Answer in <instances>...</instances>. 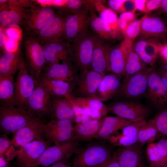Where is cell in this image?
Returning <instances> with one entry per match:
<instances>
[{"mask_svg": "<svg viewBox=\"0 0 167 167\" xmlns=\"http://www.w3.org/2000/svg\"><path fill=\"white\" fill-rule=\"evenodd\" d=\"M112 148L101 142H91L78 148L72 167H101L111 158Z\"/></svg>", "mask_w": 167, "mask_h": 167, "instance_id": "cell-1", "label": "cell"}, {"mask_svg": "<svg viewBox=\"0 0 167 167\" xmlns=\"http://www.w3.org/2000/svg\"><path fill=\"white\" fill-rule=\"evenodd\" d=\"M37 118L30 111L15 105H1L0 131L7 135L13 134Z\"/></svg>", "mask_w": 167, "mask_h": 167, "instance_id": "cell-2", "label": "cell"}, {"mask_svg": "<svg viewBox=\"0 0 167 167\" xmlns=\"http://www.w3.org/2000/svg\"><path fill=\"white\" fill-rule=\"evenodd\" d=\"M56 14L53 6L34 3L25 13L20 25L24 36L35 38Z\"/></svg>", "mask_w": 167, "mask_h": 167, "instance_id": "cell-3", "label": "cell"}, {"mask_svg": "<svg viewBox=\"0 0 167 167\" xmlns=\"http://www.w3.org/2000/svg\"><path fill=\"white\" fill-rule=\"evenodd\" d=\"M96 37L87 30L72 41L70 59L79 72L89 70Z\"/></svg>", "mask_w": 167, "mask_h": 167, "instance_id": "cell-4", "label": "cell"}, {"mask_svg": "<svg viewBox=\"0 0 167 167\" xmlns=\"http://www.w3.org/2000/svg\"><path fill=\"white\" fill-rule=\"evenodd\" d=\"M152 67L143 68L129 78L124 79L113 99L133 100L146 94L149 74Z\"/></svg>", "mask_w": 167, "mask_h": 167, "instance_id": "cell-5", "label": "cell"}, {"mask_svg": "<svg viewBox=\"0 0 167 167\" xmlns=\"http://www.w3.org/2000/svg\"><path fill=\"white\" fill-rule=\"evenodd\" d=\"M107 106L109 113L134 122L145 119L151 113L149 107L133 100H117Z\"/></svg>", "mask_w": 167, "mask_h": 167, "instance_id": "cell-6", "label": "cell"}, {"mask_svg": "<svg viewBox=\"0 0 167 167\" xmlns=\"http://www.w3.org/2000/svg\"><path fill=\"white\" fill-rule=\"evenodd\" d=\"M24 45L28 69L33 78L39 80L45 66L42 46L35 38L29 36H24Z\"/></svg>", "mask_w": 167, "mask_h": 167, "instance_id": "cell-7", "label": "cell"}, {"mask_svg": "<svg viewBox=\"0 0 167 167\" xmlns=\"http://www.w3.org/2000/svg\"><path fill=\"white\" fill-rule=\"evenodd\" d=\"M78 142L71 140L55 144L47 148L37 160L35 167H46L69 160L78 148Z\"/></svg>", "mask_w": 167, "mask_h": 167, "instance_id": "cell-8", "label": "cell"}, {"mask_svg": "<svg viewBox=\"0 0 167 167\" xmlns=\"http://www.w3.org/2000/svg\"><path fill=\"white\" fill-rule=\"evenodd\" d=\"M104 75L91 69L79 72L72 83L71 96L83 98L96 96V92Z\"/></svg>", "mask_w": 167, "mask_h": 167, "instance_id": "cell-9", "label": "cell"}, {"mask_svg": "<svg viewBox=\"0 0 167 167\" xmlns=\"http://www.w3.org/2000/svg\"><path fill=\"white\" fill-rule=\"evenodd\" d=\"M73 122L68 120L51 119L45 124V139L54 144L76 140Z\"/></svg>", "mask_w": 167, "mask_h": 167, "instance_id": "cell-10", "label": "cell"}, {"mask_svg": "<svg viewBox=\"0 0 167 167\" xmlns=\"http://www.w3.org/2000/svg\"><path fill=\"white\" fill-rule=\"evenodd\" d=\"M15 84V99L16 105L25 109L28 100L35 86V80L30 74L23 57Z\"/></svg>", "mask_w": 167, "mask_h": 167, "instance_id": "cell-11", "label": "cell"}, {"mask_svg": "<svg viewBox=\"0 0 167 167\" xmlns=\"http://www.w3.org/2000/svg\"><path fill=\"white\" fill-rule=\"evenodd\" d=\"M35 80V86L25 109L43 120L49 116V105L52 95L38 80Z\"/></svg>", "mask_w": 167, "mask_h": 167, "instance_id": "cell-12", "label": "cell"}, {"mask_svg": "<svg viewBox=\"0 0 167 167\" xmlns=\"http://www.w3.org/2000/svg\"><path fill=\"white\" fill-rule=\"evenodd\" d=\"M146 95L156 109L160 110L167 108V91L159 73L153 67L148 77Z\"/></svg>", "mask_w": 167, "mask_h": 167, "instance_id": "cell-13", "label": "cell"}, {"mask_svg": "<svg viewBox=\"0 0 167 167\" xmlns=\"http://www.w3.org/2000/svg\"><path fill=\"white\" fill-rule=\"evenodd\" d=\"M50 143L43 139L33 141L17 149L16 167H35L38 159L50 147Z\"/></svg>", "mask_w": 167, "mask_h": 167, "instance_id": "cell-14", "label": "cell"}, {"mask_svg": "<svg viewBox=\"0 0 167 167\" xmlns=\"http://www.w3.org/2000/svg\"><path fill=\"white\" fill-rule=\"evenodd\" d=\"M45 123L38 118L13 134L12 140L17 149L35 140L45 139Z\"/></svg>", "mask_w": 167, "mask_h": 167, "instance_id": "cell-15", "label": "cell"}, {"mask_svg": "<svg viewBox=\"0 0 167 167\" xmlns=\"http://www.w3.org/2000/svg\"><path fill=\"white\" fill-rule=\"evenodd\" d=\"M88 9H81L65 17L64 36L68 42L73 41L87 30L89 18Z\"/></svg>", "mask_w": 167, "mask_h": 167, "instance_id": "cell-16", "label": "cell"}, {"mask_svg": "<svg viewBox=\"0 0 167 167\" xmlns=\"http://www.w3.org/2000/svg\"><path fill=\"white\" fill-rule=\"evenodd\" d=\"M62 38L41 44L45 59V67L59 63L60 61L70 59L71 47L68 42H65Z\"/></svg>", "mask_w": 167, "mask_h": 167, "instance_id": "cell-17", "label": "cell"}, {"mask_svg": "<svg viewBox=\"0 0 167 167\" xmlns=\"http://www.w3.org/2000/svg\"><path fill=\"white\" fill-rule=\"evenodd\" d=\"M143 147L137 143L120 148L113 154L121 167H143Z\"/></svg>", "mask_w": 167, "mask_h": 167, "instance_id": "cell-18", "label": "cell"}, {"mask_svg": "<svg viewBox=\"0 0 167 167\" xmlns=\"http://www.w3.org/2000/svg\"><path fill=\"white\" fill-rule=\"evenodd\" d=\"M133 41L125 38L121 43L111 49L109 56V71L123 76L128 55L133 49Z\"/></svg>", "mask_w": 167, "mask_h": 167, "instance_id": "cell-19", "label": "cell"}, {"mask_svg": "<svg viewBox=\"0 0 167 167\" xmlns=\"http://www.w3.org/2000/svg\"><path fill=\"white\" fill-rule=\"evenodd\" d=\"M73 63L68 59L45 67L41 75L72 84L78 73Z\"/></svg>", "mask_w": 167, "mask_h": 167, "instance_id": "cell-20", "label": "cell"}, {"mask_svg": "<svg viewBox=\"0 0 167 167\" xmlns=\"http://www.w3.org/2000/svg\"><path fill=\"white\" fill-rule=\"evenodd\" d=\"M111 49L101 39L96 37L90 65L91 70L104 75L106 72L109 71Z\"/></svg>", "mask_w": 167, "mask_h": 167, "instance_id": "cell-21", "label": "cell"}, {"mask_svg": "<svg viewBox=\"0 0 167 167\" xmlns=\"http://www.w3.org/2000/svg\"><path fill=\"white\" fill-rule=\"evenodd\" d=\"M64 23L65 17L56 14L35 38L41 44L62 38L64 33Z\"/></svg>", "mask_w": 167, "mask_h": 167, "instance_id": "cell-22", "label": "cell"}, {"mask_svg": "<svg viewBox=\"0 0 167 167\" xmlns=\"http://www.w3.org/2000/svg\"><path fill=\"white\" fill-rule=\"evenodd\" d=\"M146 119L135 122L124 127L120 134L113 135L109 138L112 144L126 147L137 143L138 134L139 130L146 122Z\"/></svg>", "mask_w": 167, "mask_h": 167, "instance_id": "cell-23", "label": "cell"}, {"mask_svg": "<svg viewBox=\"0 0 167 167\" xmlns=\"http://www.w3.org/2000/svg\"><path fill=\"white\" fill-rule=\"evenodd\" d=\"M49 115L51 119L68 120L73 122L75 114L71 102L66 97L52 96Z\"/></svg>", "mask_w": 167, "mask_h": 167, "instance_id": "cell-24", "label": "cell"}, {"mask_svg": "<svg viewBox=\"0 0 167 167\" xmlns=\"http://www.w3.org/2000/svg\"><path fill=\"white\" fill-rule=\"evenodd\" d=\"M122 76L111 73L105 75L96 93V96L102 102L113 99L121 85Z\"/></svg>", "mask_w": 167, "mask_h": 167, "instance_id": "cell-25", "label": "cell"}, {"mask_svg": "<svg viewBox=\"0 0 167 167\" xmlns=\"http://www.w3.org/2000/svg\"><path fill=\"white\" fill-rule=\"evenodd\" d=\"M146 154L151 167H167V139L148 144Z\"/></svg>", "mask_w": 167, "mask_h": 167, "instance_id": "cell-26", "label": "cell"}, {"mask_svg": "<svg viewBox=\"0 0 167 167\" xmlns=\"http://www.w3.org/2000/svg\"><path fill=\"white\" fill-rule=\"evenodd\" d=\"M139 34L146 38H163L167 35V26L159 17L146 15L141 24Z\"/></svg>", "mask_w": 167, "mask_h": 167, "instance_id": "cell-27", "label": "cell"}, {"mask_svg": "<svg viewBox=\"0 0 167 167\" xmlns=\"http://www.w3.org/2000/svg\"><path fill=\"white\" fill-rule=\"evenodd\" d=\"M103 118L90 119L85 123H75L74 129L75 140L88 141L95 138L101 129Z\"/></svg>", "mask_w": 167, "mask_h": 167, "instance_id": "cell-28", "label": "cell"}, {"mask_svg": "<svg viewBox=\"0 0 167 167\" xmlns=\"http://www.w3.org/2000/svg\"><path fill=\"white\" fill-rule=\"evenodd\" d=\"M20 48L15 51L6 52L0 58V76H13L19 69L22 57Z\"/></svg>", "mask_w": 167, "mask_h": 167, "instance_id": "cell-29", "label": "cell"}, {"mask_svg": "<svg viewBox=\"0 0 167 167\" xmlns=\"http://www.w3.org/2000/svg\"><path fill=\"white\" fill-rule=\"evenodd\" d=\"M134 122L118 116L106 117L103 118L101 129L95 138H108L124 127Z\"/></svg>", "mask_w": 167, "mask_h": 167, "instance_id": "cell-30", "label": "cell"}, {"mask_svg": "<svg viewBox=\"0 0 167 167\" xmlns=\"http://www.w3.org/2000/svg\"><path fill=\"white\" fill-rule=\"evenodd\" d=\"M9 6L8 8L0 11V26L7 28L20 26L24 15L29 8Z\"/></svg>", "mask_w": 167, "mask_h": 167, "instance_id": "cell-31", "label": "cell"}, {"mask_svg": "<svg viewBox=\"0 0 167 167\" xmlns=\"http://www.w3.org/2000/svg\"><path fill=\"white\" fill-rule=\"evenodd\" d=\"M37 80L53 96L67 97L71 96L72 83L61 80L49 79L42 75Z\"/></svg>", "mask_w": 167, "mask_h": 167, "instance_id": "cell-32", "label": "cell"}, {"mask_svg": "<svg viewBox=\"0 0 167 167\" xmlns=\"http://www.w3.org/2000/svg\"><path fill=\"white\" fill-rule=\"evenodd\" d=\"M91 2L98 13L99 17L109 25L117 38L119 31L117 13L106 7L101 0L91 1Z\"/></svg>", "mask_w": 167, "mask_h": 167, "instance_id": "cell-33", "label": "cell"}, {"mask_svg": "<svg viewBox=\"0 0 167 167\" xmlns=\"http://www.w3.org/2000/svg\"><path fill=\"white\" fill-rule=\"evenodd\" d=\"M67 97L72 103L83 109H89L99 111L102 117L109 112L107 105L96 96L86 98L75 97L71 96Z\"/></svg>", "mask_w": 167, "mask_h": 167, "instance_id": "cell-34", "label": "cell"}, {"mask_svg": "<svg viewBox=\"0 0 167 167\" xmlns=\"http://www.w3.org/2000/svg\"><path fill=\"white\" fill-rule=\"evenodd\" d=\"M0 100L1 105H16L15 102V84L13 76H0Z\"/></svg>", "mask_w": 167, "mask_h": 167, "instance_id": "cell-35", "label": "cell"}, {"mask_svg": "<svg viewBox=\"0 0 167 167\" xmlns=\"http://www.w3.org/2000/svg\"><path fill=\"white\" fill-rule=\"evenodd\" d=\"M89 24L100 39L109 40L116 38L109 25L93 12H91Z\"/></svg>", "mask_w": 167, "mask_h": 167, "instance_id": "cell-36", "label": "cell"}, {"mask_svg": "<svg viewBox=\"0 0 167 167\" xmlns=\"http://www.w3.org/2000/svg\"><path fill=\"white\" fill-rule=\"evenodd\" d=\"M159 133L153 119H150L146 121L139 130L138 143L143 146L153 143Z\"/></svg>", "mask_w": 167, "mask_h": 167, "instance_id": "cell-37", "label": "cell"}, {"mask_svg": "<svg viewBox=\"0 0 167 167\" xmlns=\"http://www.w3.org/2000/svg\"><path fill=\"white\" fill-rule=\"evenodd\" d=\"M146 64L140 58L133 48L129 52L126 62L124 79H127L146 67Z\"/></svg>", "mask_w": 167, "mask_h": 167, "instance_id": "cell-38", "label": "cell"}, {"mask_svg": "<svg viewBox=\"0 0 167 167\" xmlns=\"http://www.w3.org/2000/svg\"><path fill=\"white\" fill-rule=\"evenodd\" d=\"M5 134L0 137V156H4L9 162L16 158L17 149L12 141Z\"/></svg>", "mask_w": 167, "mask_h": 167, "instance_id": "cell-39", "label": "cell"}, {"mask_svg": "<svg viewBox=\"0 0 167 167\" xmlns=\"http://www.w3.org/2000/svg\"><path fill=\"white\" fill-rule=\"evenodd\" d=\"M147 41L143 40L138 41L135 44L133 49L144 63L153 67L156 60L148 54L146 52L145 47Z\"/></svg>", "mask_w": 167, "mask_h": 167, "instance_id": "cell-40", "label": "cell"}, {"mask_svg": "<svg viewBox=\"0 0 167 167\" xmlns=\"http://www.w3.org/2000/svg\"><path fill=\"white\" fill-rule=\"evenodd\" d=\"M153 120L159 132L167 136V108L160 110Z\"/></svg>", "mask_w": 167, "mask_h": 167, "instance_id": "cell-41", "label": "cell"}, {"mask_svg": "<svg viewBox=\"0 0 167 167\" xmlns=\"http://www.w3.org/2000/svg\"><path fill=\"white\" fill-rule=\"evenodd\" d=\"M135 12H125L122 13L118 17V24L119 31L124 35L128 25L135 20Z\"/></svg>", "mask_w": 167, "mask_h": 167, "instance_id": "cell-42", "label": "cell"}, {"mask_svg": "<svg viewBox=\"0 0 167 167\" xmlns=\"http://www.w3.org/2000/svg\"><path fill=\"white\" fill-rule=\"evenodd\" d=\"M143 18L144 16L140 19H135L128 25L124 35L125 38L134 41L140 34L141 24Z\"/></svg>", "mask_w": 167, "mask_h": 167, "instance_id": "cell-43", "label": "cell"}, {"mask_svg": "<svg viewBox=\"0 0 167 167\" xmlns=\"http://www.w3.org/2000/svg\"><path fill=\"white\" fill-rule=\"evenodd\" d=\"M71 103L75 114L73 122L75 123H85L88 122L90 119L85 110L82 108Z\"/></svg>", "mask_w": 167, "mask_h": 167, "instance_id": "cell-44", "label": "cell"}, {"mask_svg": "<svg viewBox=\"0 0 167 167\" xmlns=\"http://www.w3.org/2000/svg\"><path fill=\"white\" fill-rule=\"evenodd\" d=\"M161 45L153 41H148L145 47L146 53L154 59L156 60L160 54Z\"/></svg>", "mask_w": 167, "mask_h": 167, "instance_id": "cell-45", "label": "cell"}, {"mask_svg": "<svg viewBox=\"0 0 167 167\" xmlns=\"http://www.w3.org/2000/svg\"><path fill=\"white\" fill-rule=\"evenodd\" d=\"M126 0H109L108 1L110 8L116 13H122L123 12V9L124 3Z\"/></svg>", "mask_w": 167, "mask_h": 167, "instance_id": "cell-46", "label": "cell"}, {"mask_svg": "<svg viewBox=\"0 0 167 167\" xmlns=\"http://www.w3.org/2000/svg\"><path fill=\"white\" fill-rule=\"evenodd\" d=\"M162 0H147L145 4V12L148 13L160 8Z\"/></svg>", "mask_w": 167, "mask_h": 167, "instance_id": "cell-47", "label": "cell"}, {"mask_svg": "<svg viewBox=\"0 0 167 167\" xmlns=\"http://www.w3.org/2000/svg\"><path fill=\"white\" fill-rule=\"evenodd\" d=\"M85 2L84 1L80 0H66L65 6L68 9L78 11L81 10L80 9Z\"/></svg>", "mask_w": 167, "mask_h": 167, "instance_id": "cell-48", "label": "cell"}, {"mask_svg": "<svg viewBox=\"0 0 167 167\" xmlns=\"http://www.w3.org/2000/svg\"><path fill=\"white\" fill-rule=\"evenodd\" d=\"M33 2L29 0H8V4L9 6L30 8L34 3Z\"/></svg>", "mask_w": 167, "mask_h": 167, "instance_id": "cell-49", "label": "cell"}, {"mask_svg": "<svg viewBox=\"0 0 167 167\" xmlns=\"http://www.w3.org/2000/svg\"><path fill=\"white\" fill-rule=\"evenodd\" d=\"M13 27L7 28L5 32L8 38L16 41L19 38V34L17 29Z\"/></svg>", "mask_w": 167, "mask_h": 167, "instance_id": "cell-50", "label": "cell"}, {"mask_svg": "<svg viewBox=\"0 0 167 167\" xmlns=\"http://www.w3.org/2000/svg\"><path fill=\"white\" fill-rule=\"evenodd\" d=\"M135 11L134 0H126L123 5V12H135Z\"/></svg>", "mask_w": 167, "mask_h": 167, "instance_id": "cell-51", "label": "cell"}, {"mask_svg": "<svg viewBox=\"0 0 167 167\" xmlns=\"http://www.w3.org/2000/svg\"><path fill=\"white\" fill-rule=\"evenodd\" d=\"M16 41L9 38L6 40L5 45L7 52H13L18 49L15 48L16 47Z\"/></svg>", "mask_w": 167, "mask_h": 167, "instance_id": "cell-52", "label": "cell"}, {"mask_svg": "<svg viewBox=\"0 0 167 167\" xmlns=\"http://www.w3.org/2000/svg\"><path fill=\"white\" fill-rule=\"evenodd\" d=\"M101 167H121L116 157L113 154L109 160L105 165Z\"/></svg>", "mask_w": 167, "mask_h": 167, "instance_id": "cell-53", "label": "cell"}, {"mask_svg": "<svg viewBox=\"0 0 167 167\" xmlns=\"http://www.w3.org/2000/svg\"><path fill=\"white\" fill-rule=\"evenodd\" d=\"M146 0H134L136 10L145 12Z\"/></svg>", "mask_w": 167, "mask_h": 167, "instance_id": "cell-54", "label": "cell"}, {"mask_svg": "<svg viewBox=\"0 0 167 167\" xmlns=\"http://www.w3.org/2000/svg\"><path fill=\"white\" fill-rule=\"evenodd\" d=\"M46 167H72L69 160L61 161Z\"/></svg>", "mask_w": 167, "mask_h": 167, "instance_id": "cell-55", "label": "cell"}, {"mask_svg": "<svg viewBox=\"0 0 167 167\" xmlns=\"http://www.w3.org/2000/svg\"><path fill=\"white\" fill-rule=\"evenodd\" d=\"M160 54L163 60L167 58V43L161 46L160 50Z\"/></svg>", "mask_w": 167, "mask_h": 167, "instance_id": "cell-56", "label": "cell"}, {"mask_svg": "<svg viewBox=\"0 0 167 167\" xmlns=\"http://www.w3.org/2000/svg\"><path fill=\"white\" fill-rule=\"evenodd\" d=\"M6 37L3 31L2 27H0V48L5 45L6 40Z\"/></svg>", "mask_w": 167, "mask_h": 167, "instance_id": "cell-57", "label": "cell"}, {"mask_svg": "<svg viewBox=\"0 0 167 167\" xmlns=\"http://www.w3.org/2000/svg\"><path fill=\"white\" fill-rule=\"evenodd\" d=\"M9 162L4 156H0V167H10Z\"/></svg>", "mask_w": 167, "mask_h": 167, "instance_id": "cell-58", "label": "cell"}, {"mask_svg": "<svg viewBox=\"0 0 167 167\" xmlns=\"http://www.w3.org/2000/svg\"><path fill=\"white\" fill-rule=\"evenodd\" d=\"M161 7L164 12L167 14V0H162Z\"/></svg>", "mask_w": 167, "mask_h": 167, "instance_id": "cell-59", "label": "cell"}, {"mask_svg": "<svg viewBox=\"0 0 167 167\" xmlns=\"http://www.w3.org/2000/svg\"><path fill=\"white\" fill-rule=\"evenodd\" d=\"M157 71L159 74L163 75L167 78V70L161 67Z\"/></svg>", "mask_w": 167, "mask_h": 167, "instance_id": "cell-60", "label": "cell"}, {"mask_svg": "<svg viewBox=\"0 0 167 167\" xmlns=\"http://www.w3.org/2000/svg\"><path fill=\"white\" fill-rule=\"evenodd\" d=\"M165 88L167 91V78L163 75L159 74Z\"/></svg>", "mask_w": 167, "mask_h": 167, "instance_id": "cell-61", "label": "cell"}, {"mask_svg": "<svg viewBox=\"0 0 167 167\" xmlns=\"http://www.w3.org/2000/svg\"><path fill=\"white\" fill-rule=\"evenodd\" d=\"M162 67L167 70V62L163 60Z\"/></svg>", "mask_w": 167, "mask_h": 167, "instance_id": "cell-62", "label": "cell"}]
</instances>
